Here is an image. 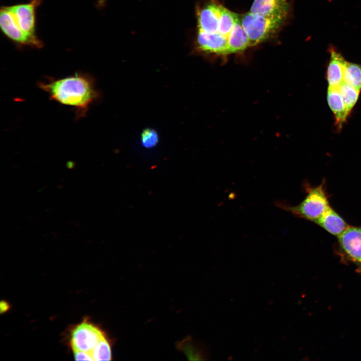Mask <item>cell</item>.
Returning <instances> with one entry per match:
<instances>
[{
    "instance_id": "cell-1",
    "label": "cell",
    "mask_w": 361,
    "mask_h": 361,
    "mask_svg": "<svg viewBox=\"0 0 361 361\" xmlns=\"http://www.w3.org/2000/svg\"><path fill=\"white\" fill-rule=\"evenodd\" d=\"M38 85L53 100L75 108L78 118L84 117L100 96L95 80L83 73L60 79L48 78Z\"/></svg>"
},
{
    "instance_id": "cell-2",
    "label": "cell",
    "mask_w": 361,
    "mask_h": 361,
    "mask_svg": "<svg viewBox=\"0 0 361 361\" xmlns=\"http://www.w3.org/2000/svg\"><path fill=\"white\" fill-rule=\"evenodd\" d=\"M286 18L250 12L240 16L241 25L249 38L250 47L273 37L280 30Z\"/></svg>"
},
{
    "instance_id": "cell-3",
    "label": "cell",
    "mask_w": 361,
    "mask_h": 361,
    "mask_svg": "<svg viewBox=\"0 0 361 361\" xmlns=\"http://www.w3.org/2000/svg\"><path fill=\"white\" fill-rule=\"evenodd\" d=\"M286 209L295 215L315 222L330 207L324 185L310 188L305 198L295 206H285Z\"/></svg>"
},
{
    "instance_id": "cell-4",
    "label": "cell",
    "mask_w": 361,
    "mask_h": 361,
    "mask_svg": "<svg viewBox=\"0 0 361 361\" xmlns=\"http://www.w3.org/2000/svg\"><path fill=\"white\" fill-rule=\"evenodd\" d=\"M105 336L100 328L85 320L72 329L70 342L72 349L90 353Z\"/></svg>"
},
{
    "instance_id": "cell-5",
    "label": "cell",
    "mask_w": 361,
    "mask_h": 361,
    "mask_svg": "<svg viewBox=\"0 0 361 361\" xmlns=\"http://www.w3.org/2000/svg\"><path fill=\"white\" fill-rule=\"evenodd\" d=\"M41 0H31L29 3L7 6L13 14L22 31L36 44L37 48L42 46L36 32V9Z\"/></svg>"
},
{
    "instance_id": "cell-6",
    "label": "cell",
    "mask_w": 361,
    "mask_h": 361,
    "mask_svg": "<svg viewBox=\"0 0 361 361\" xmlns=\"http://www.w3.org/2000/svg\"><path fill=\"white\" fill-rule=\"evenodd\" d=\"M227 38L219 32L210 33L197 30L195 50L206 55L226 56Z\"/></svg>"
},
{
    "instance_id": "cell-7",
    "label": "cell",
    "mask_w": 361,
    "mask_h": 361,
    "mask_svg": "<svg viewBox=\"0 0 361 361\" xmlns=\"http://www.w3.org/2000/svg\"><path fill=\"white\" fill-rule=\"evenodd\" d=\"M221 5L210 0L196 9L198 30L210 33L218 32Z\"/></svg>"
},
{
    "instance_id": "cell-8",
    "label": "cell",
    "mask_w": 361,
    "mask_h": 361,
    "mask_svg": "<svg viewBox=\"0 0 361 361\" xmlns=\"http://www.w3.org/2000/svg\"><path fill=\"white\" fill-rule=\"evenodd\" d=\"M0 27L4 35L16 43L37 47L35 43L20 29L13 14L7 6L1 7Z\"/></svg>"
},
{
    "instance_id": "cell-9",
    "label": "cell",
    "mask_w": 361,
    "mask_h": 361,
    "mask_svg": "<svg viewBox=\"0 0 361 361\" xmlns=\"http://www.w3.org/2000/svg\"><path fill=\"white\" fill-rule=\"evenodd\" d=\"M338 238L347 256L351 260L361 263V227L348 226Z\"/></svg>"
},
{
    "instance_id": "cell-10",
    "label": "cell",
    "mask_w": 361,
    "mask_h": 361,
    "mask_svg": "<svg viewBox=\"0 0 361 361\" xmlns=\"http://www.w3.org/2000/svg\"><path fill=\"white\" fill-rule=\"evenodd\" d=\"M330 59L326 72L329 87L338 88L343 81L344 72L347 61L333 46L329 48Z\"/></svg>"
},
{
    "instance_id": "cell-11",
    "label": "cell",
    "mask_w": 361,
    "mask_h": 361,
    "mask_svg": "<svg viewBox=\"0 0 361 361\" xmlns=\"http://www.w3.org/2000/svg\"><path fill=\"white\" fill-rule=\"evenodd\" d=\"M289 10L288 0H254L249 12L265 16L287 18Z\"/></svg>"
},
{
    "instance_id": "cell-12",
    "label": "cell",
    "mask_w": 361,
    "mask_h": 361,
    "mask_svg": "<svg viewBox=\"0 0 361 361\" xmlns=\"http://www.w3.org/2000/svg\"><path fill=\"white\" fill-rule=\"evenodd\" d=\"M250 47L249 38L241 25L239 16L227 37L226 55L243 52Z\"/></svg>"
},
{
    "instance_id": "cell-13",
    "label": "cell",
    "mask_w": 361,
    "mask_h": 361,
    "mask_svg": "<svg viewBox=\"0 0 361 361\" xmlns=\"http://www.w3.org/2000/svg\"><path fill=\"white\" fill-rule=\"evenodd\" d=\"M330 233L339 236L348 227L345 221L329 207L315 222Z\"/></svg>"
},
{
    "instance_id": "cell-14",
    "label": "cell",
    "mask_w": 361,
    "mask_h": 361,
    "mask_svg": "<svg viewBox=\"0 0 361 361\" xmlns=\"http://www.w3.org/2000/svg\"><path fill=\"white\" fill-rule=\"evenodd\" d=\"M327 99L329 106L334 114L335 124L340 129L348 114L338 88L328 87Z\"/></svg>"
},
{
    "instance_id": "cell-15",
    "label": "cell",
    "mask_w": 361,
    "mask_h": 361,
    "mask_svg": "<svg viewBox=\"0 0 361 361\" xmlns=\"http://www.w3.org/2000/svg\"><path fill=\"white\" fill-rule=\"evenodd\" d=\"M239 18V15L221 6L218 32L226 38Z\"/></svg>"
},
{
    "instance_id": "cell-16",
    "label": "cell",
    "mask_w": 361,
    "mask_h": 361,
    "mask_svg": "<svg viewBox=\"0 0 361 361\" xmlns=\"http://www.w3.org/2000/svg\"><path fill=\"white\" fill-rule=\"evenodd\" d=\"M343 81L360 92L361 65L347 61L344 72Z\"/></svg>"
},
{
    "instance_id": "cell-17",
    "label": "cell",
    "mask_w": 361,
    "mask_h": 361,
    "mask_svg": "<svg viewBox=\"0 0 361 361\" xmlns=\"http://www.w3.org/2000/svg\"><path fill=\"white\" fill-rule=\"evenodd\" d=\"M338 89L344 102L347 113L349 115L358 100L360 92L344 81L338 86Z\"/></svg>"
},
{
    "instance_id": "cell-18",
    "label": "cell",
    "mask_w": 361,
    "mask_h": 361,
    "mask_svg": "<svg viewBox=\"0 0 361 361\" xmlns=\"http://www.w3.org/2000/svg\"><path fill=\"white\" fill-rule=\"evenodd\" d=\"M90 354L94 360H112L111 346L106 336L99 342Z\"/></svg>"
},
{
    "instance_id": "cell-19",
    "label": "cell",
    "mask_w": 361,
    "mask_h": 361,
    "mask_svg": "<svg viewBox=\"0 0 361 361\" xmlns=\"http://www.w3.org/2000/svg\"><path fill=\"white\" fill-rule=\"evenodd\" d=\"M141 143L146 148H152L158 143L159 136L157 132L153 129L146 128L141 134Z\"/></svg>"
},
{
    "instance_id": "cell-20",
    "label": "cell",
    "mask_w": 361,
    "mask_h": 361,
    "mask_svg": "<svg viewBox=\"0 0 361 361\" xmlns=\"http://www.w3.org/2000/svg\"><path fill=\"white\" fill-rule=\"evenodd\" d=\"M76 360H94L90 353L72 349Z\"/></svg>"
},
{
    "instance_id": "cell-21",
    "label": "cell",
    "mask_w": 361,
    "mask_h": 361,
    "mask_svg": "<svg viewBox=\"0 0 361 361\" xmlns=\"http://www.w3.org/2000/svg\"><path fill=\"white\" fill-rule=\"evenodd\" d=\"M0 308H1V313L5 312L7 311L9 308V306L8 305V303L6 302V301H1L0 304Z\"/></svg>"
},
{
    "instance_id": "cell-22",
    "label": "cell",
    "mask_w": 361,
    "mask_h": 361,
    "mask_svg": "<svg viewBox=\"0 0 361 361\" xmlns=\"http://www.w3.org/2000/svg\"><path fill=\"white\" fill-rule=\"evenodd\" d=\"M107 0H97L96 6L98 8H102L104 7Z\"/></svg>"
},
{
    "instance_id": "cell-23",
    "label": "cell",
    "mask_w": 361,
    "mask_h": 361,
    "mask_svg": "<svg viewBox=\"0 0 361 361\" xmlns=\"http://www.w3.org/2000/svg\"><path fill=\"white\" fill-rule=\"evenodd\" d=\"M67 167L69 169H72L73 168V163H70V162H68L67 164Z\"/></svg>"
}]
</instances>
